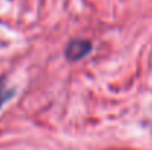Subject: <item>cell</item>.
<instances>
[{"instance_id": "6da1fadb", "label": "cell", "mask_w": 152, "mask_h": 150, "mask_svg": "<svg viewBox=\"0 0 152 150\" xmlns=\"http://www.w3.org/2000/svg\"><path fill=\"white\" fill-rule=\"evenodd\" d=\"M93 49L92 43L89 40H83V38H75L71 40L65 49V56L68 60L71 62H77L81 60L83 57H86Z\"/></svg>"}, {"instance_id": "7a4b0ae2", "label": "cell", "mask_w": 152, "mask_h": 150, "mask_svg": "<svg viewBox=\"0 0 152 150\" xmlns=\"http://www.w3.org/2000/svg\"><path fill=\"white\" fill-rule=\"evenodd\" d=\"M12 96H15V91L12 88L6 87L4 80H0V110L3 107V104L7 101L9 99H12Z\"/></svg>"}]
</instances>
